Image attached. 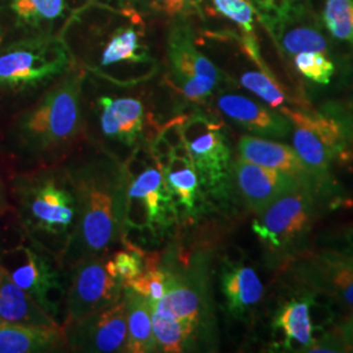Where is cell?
Masks as SVG:
<instances>
[{"mask_svg": "<svg viewBox=\"0 0 353 353\" xmlns=\"http://www.w3.org/2000/svg\"><path fill=\"white\" fill-rule=\"evenodd\" d=\"M232 185L236 188L245 205L258 214L280 195L303 183L284 172L254 164L239 157L232 164Z\"/></svg>", "mask_w": 353, "mask_h": 353, "instance_id": "2e32d148", "label": "cell"}, {"mask_svg": "<svg viewBox=\"0 0 353 353\" xmlns=\"http://www.w3.org/2000/svg\"><path fill=\"white\" fill-rule=\"evenodd\" d=\"M63 168L76 201L75 227L58 259L68 270L125 242L130 172L126 161L103 147L83 150Z\"/></svg>", "mask_w": 353, "mask_h": 353, "instance_id": "6da1fadb", "label": "cell"}, {"mask_svg": "<svg viewBox=\"0 0 353 353\" xmlns=\"http://www.w3.org/2000/svg\"><path fill=\"white\" fill-rule=\"evenodd\" d=\"M84 74L70 72L13 122L10 150L28 163H49L72 148L83 128Z\"/></svg>", "mask_w": 353, "mask_h": 353, "instance_id": "3957f363", "label": "cell"}, {"mask_svg": "<svg viewBox=\"0 0 353 353\" xmlns=\"http://www.w3.org/2000/svg\"><path fill=\"white\" fill-rule=\"evenodd\" d=\"M71 55L63 39L37 36L13 42L0 51V90L21 93L67 74Z\"/></svg>", "mask_w": 353, "mask_h": 353, "instance_id": "8992f818", "label": "cell"}, {"mask_svg": "<svg viewBox=\"0 0 353 353\" xmlns=\"http://www.w3.org/2000/svg\"><path fill=\"white\" fill-rule=\"evenodd\" d=\"M109 265L115 276L121 279L125 287L128 281L138 278L145 270L147 255L138 248L128 245L125 250L115 252L113 256H109Z\"/></svg>", "mask_w": 353, "mask_h": 353, "instance_id": "1f68e13d", "label": "cell"}, {"mask_svg": "<svg viewBox=\"0 0 353 353\" xmlns=\"http://www.w3.org/2000/svg\"><path fill=\"white\" fill-rule=\"evenodd\" d=\"M0 36H1V34H0Z\"/></svg>", "mask_w": 353, "mask_h": 353, "instance_id": "f35d334b", "label": "cell"}, {"mask_svg": "<svg viewBox=\"0 0 353 353\" xmlns=\"http://www.w3.org/2000/svg\"><path fill=\"white\" fill-rule=\"evenodd\" d=\"M51 256L34 241L26 237V241L3 249L0 263L46 314L61 323L65 285L58 270L61 267L52 265Z\"/></svg>", "mask_w": 353, "mask_h": 353, "instance_id": "ba28073f", "label": "cell"}, {"mask_svg": "<svg viewBox=\"0 0 353 353\" xmlns=\"http://www.w3.org/2000/svg\"><path fill=\"white\" fill-rule=\"evenodd\" d=\"M65 343L63 327H34L0 322V353L54 352Z\"/></svg>", "mask_w": 353, "mask_h": 353, "instance_id": "603a6c76", "label": "cell"}, {"mask_svg": "<svg viewBox=\"0 0 353 353\" xmlns=\"http://www.w3.org/2000/svg\"><path fill=\"white\" fill-rule=\"evenodd\" d=\"M152 7L169 16H181L190 11L194 0H151Z\"/></svg>", "mask_w": 353, "mask_h": 353, "instance_id": "e575fe53", "label": "cell"}, {"mask_svg": "<svg viewBox=\"0 0 353 353\" xmlns=\"http://www.w3.org/2000/svg\"><path fill=\"white\" fill-rule=\"evenodd\" d=\"M123 299L126 303L127 352H157L150 300L130 287H125Z\"/></svg>", "mask_w": 353, "mask_h": 353, "instance_id": "cb8c5ba5", "label": "cell"}, {"mask_svg": "<svg viewBox=\"0 0 353 353\" xmlns=\"http://www.w3.org/2000/svg\"><path fill=\"white\" fill-rule=\"evenodd\" d=\"M168 62L173 84L190 101H205L221 79L217 67L196 49L189 26L176 24L170 30Z\"/></svg>", "mask_w": 353, "mask_h": 353, "instance_id": "4fadbf2b", "label": "cell"}, {"mask_svg": "<svg viewBox=\"0 0 353 353\" xmlns=\"http://www.w3.org/2000/svg\"><path fill=\"white\" fill-rule=\"evenodd\" d=\"M214 11L240 26L242 32V45L249 58L261 67L262 71L270 72L261 58L259 46L254 34L255 10L250 0H211Z\"/></svg>", "mask_w": 353, "mask_h": 353, "instance_id": "4316f807", "label": "cell"}, {"mask_svg": "<svg viewBox=\"0 0 353 353\" xmlns=\"http://www.w3.org/2000/svg\"><path fill=\"white\" fill-rule=\"evenodd\" d=\"M0 322L34 326L63 327L46 314L26 290L14 283L8 271L0 263Z\"/></svg>", "mask_w": 353, "mask_h": 353, "instance_id": "44dd1931", "label": "cell"}, {"mask_svg": "<svg viewBox=\"0 0 353 353\" xmlns=\"http://www.w3.org/2000/svg\"><path fill=\"white\" fill-rule=\"evenodd\" d=\"M314 212L313 188L301 185L258 212L252 221V232L270 249H288L310 229Z\"/></svg>", "mask_w": 353, "mask_h": 353, "instance_id": "8fae6325", "label": "cell"}, {"mask_svg": "<svg viewBox=\"0 0 353 353\" xmlns=\"http://www.w3.org/2000/svg\"><path fill=\"white\" fill-rule=\"evenodd\" d=\"M126 161L130 172L127 191L126 234L134 230L159 236L178 221L176 205L165 185L163 169L151 148H138Z\"/></svg>", "mask_w": 353, "mask_h": 353, "instance_id": "5b68a950", "label": "cell"}, {"mask_svg": "<svg viewBox=\"0 0 353 353\" xmlns=\"http://www.w3.org/2000/svg\"><path fill=\"white\" fill-rule=\"evenodd\" d=\"M11 10L23 24L38 26L62 17L65 3L64 0H11Z\"/></svg>", "mask_w": 353, "mask_h": 353, "instance_id": "83f0119b", "label": "cell"}, {"mask_svg": "<svg viewBox=\"0 0 353 353\" xmlns=\"http://www.w3.org/2000/svg\"><path fill=\"white\" fill-rule=\"evenodd\" d=\"M220 288L227 303L228 312L234 318H242L262 301L265 287L250 265L225 262L221 267Z\"/></svg>", "mask_w": 353, "mask_h": 353, "instance_id": "ffe728a7", "label": "cell"}, {"mask_svg": "<svg viewBox=\"0 0 353 353\" xmlns=\"http://www.w3.org/2000/svg\"><path fill=\"white\" fill-rule=\"evenodd\" d=\"M6 208H7V201H6V194H4V190H3V186H1V182H0V217H1V214H4Z\"/></svg>", "mask_w": 353, "mask_h": 353, "instance_id": "74e56055", "label": "cell"}, {"mask_svg": "<svg viewBox=\"0 0 353 353\" xmlns=\"http://www.w3.org/2000/svg\"><path fill=\"white\" fill-rule=\"evenodd\" d=\"M322 19L332 37L353 45V0H326Z\"/></svg>", "mask_w": 353, "mask_h": 353, "instance_id": "f546056e", "label": "cell"}, {"mask_svg": "<svg viewBox=\"0 0 353 353\" xmlns=\"http://www.w3.org/2000/svg\"><path fill=\"white\" fill-rule=\"evenodd\" d=\"M341 338L347 345L348 351L353 352V314L343 323L341 327Z\"/></svg>", "mask_w": 353, "mask_h": 353, "instance_id": "8d00e7d4", "label": "cell"}, {"mask_svg": "<svg viewBox=\"0 0 353 353\" xmlns=\"http://www.w3.org/2000/svg\"><path fill=\"white\" fill-rule=\"evenodd\" d=\"M165 272V294L151 305L157 352L195 350L212 330L208 267L205 252L182 255L170 245L159 254Z\"/></svg>", "mask_w": 353, "mask_h": 353, "instance_id": "7a4b0ae2", "label": "cell"}, {"mask_svg": "<svg viewBox=\"0 0 353 353\" xmlns=\"http://www.w3.org/2000/svg\"><path fill=\"white\" fill-rule=\"evenodd\" d=\"M310 299L290 300L280 306L274 318V327L284 335V343L288 350L299 347L301 352H309L316 343L313 335V323L310 316Z\"/></svg>", "mask_w": 353, "mask_h": 353, "instance_id": "d4e9b609", "label": "cell"}, {"mask_svg": "<svg viewBox=\"0 0 353 353\" xmlns=\"http://www.w3.org/2000/svg\"><path fill=\"white\" fill-rule=\"evenodd\" d=\"M147 45L141 41V32L134 26H121L114 30L101 54V67L117 64L151 63Z\"/></svg>", "mask_w": 353, "mask_h": 353, "instance_id": "484cf974", "label": "cell"}, {"mask_svg": "<svg viewBox=\"0 0 353 353\" xmlns=\"http://www.w3.org/2000/svg\"><path fill=\"white\" fill-rule=\"evenodd\" d=\"M217 108L237 126L261 138H285L292 131V122L283 113L240 94H223Z\"/></svg>", "mask_w": 353, "mask_h": 353, "instance_id": "e0dca14e", "label": "cell"}, {"mask_svg": "<svg viewBox=\"0 0 353 353\" xmlns=\"http://www.w3.org/2000/svg\"><path fill=\"white\" fill-rule=\"evenodd\" d=\"M240 81L245 88L258 96L268 106L280 110L285 108L288 97L271 72L262 70L246 71L241 75Z\"/></svg>", "mask_w": 353, "mask_h": 353, "instance_id": "f1b7e54d", "label": "cell"}, {"mask_svg": "<svg viewBox=\"0 0 353 353\" xmlns=\"http://www.w3.org/2000/svg\"><path fill=\"white\" fill-rule=\"evenodd\" d=\"M299 12L300 8L293 4L285 12L265 21L278 41L281 51L290 57L301 52L327 54L326 38L319 33L316 26H309L307 23L297 24Z\"/></svg>", "mask_w": 353, "mask_h": 353, "instance_id": "7402d4cb", "label": "cell"}, {"mask_svg": "<svg viewBox=\"0 0 353 353\" xmlns=\"http://www.w3.org/2000/svg\"><path fill=\"white\" fill-rule=\"evenodd\" d=\"M196 169L203 191L227 196L232 186V152L223 125L203 114L174 121Z\"/></svg>", "mask_w": 353, "mask_h": 353, "instance_id": "52a82bcc", "label": "cell"}, {"mask_svg": "<svg viewBox=\"0 0 353 353\" xmlns=\"http://www.w3.org/2000/svg\"><path fill=\"white\" fill-rule=\"evenodd\" d=\"M293 271L303 284L353 310V256L335 252H312Z\"/></svg>", "mask_w": 353, "mask_h": 353, "instance_id": "9a60e30c", "label": "cell"}, {"mask_svg": "<svg viewBox=\"0 0 353 353\" xmlns=\"http://www.w3.org/2000/svg\"><path fill=\"white\" fill-rule=\"evenodd\" d=\"M173 139L164 131L152 143L151 151L163 169L165 185L176 205L178 221L195 217L201 211L204 191L189 151L172 122Z\"/></svg>", "mask_w": 353, "mask_h": 353, "instance_id": "7c38bea8", "label": "cell"}, {"mask_svg": "<svg viewBox=\"0 0 353 353\" xmlns=\"http://www.w3.org/2000/svg\"><path fill=\"white\" fill-rule=\"evenodd\" d=\"M310 353H327V352H348L347 345L339 336L335 335H327L322 339H316V343L309 350Z\"/></svg>", "mask_w": 353, "mask_h": 353, "instance_id": "d590c367", "label": "cell"}, {"mask_svg": "<svg viewBox=\"0 0 353 353\" xmlns=\"http://www.w3.org/2000/svg\"><path fill=\"white\" fill-rule=\"evenodd\" d=\"M292 122L293 150L316 183H326L334 160L343 153L345 138L341 125L325 115L283 108Z\"/></svg>", "mask_w": 353, "mask_h": 353, "instance_id": "30bf717a", "label": "cell"}, {"mask_svg": "<svg viewBox=\"0 0 353 353\" xmlns=\"http://www.w3.org/2000/svg\"><path fill=\"white\" fill-rule=\"evenodd\" d=\"M100 123L106 139L118 144L134 147L139 141L144 130V106L139 100L131 97H101Z\"/></svg>", "mask_w": 353, "mask_h": 353, "instance_id": "d6986e66", "label": "cell"}, {"mask_svg": "<svg viewBox=\"0 0 353 353\" xmlns=\"http://www.w3.org/2000/svg\"><path fill=\"white\" fill-rule=\"evenodd\" d=\"M11 194L26 237L57 262L75 227V194L62 166H45L14 176Z\"/></svg>", "mask_w": 353, "mask_h": 353, "instance_id": "277c9868", "label": "cell"}, {"mask_svg": "<svg viewBox=\"0 0 353 353\" xmlns=\"http://www.w3.org/2000/svg\"><path fill=\"white\" fill-rule=\"evenodd\" d=\"M294 67L301 75L316 84L326 85L331 81L335 65L326 54L322 52H301L294 55Z\"/></svg>", "mask_w": 353, "mask_h": 353, "instance_id": "d6a6232c", "label": "cell"}, {"mask_svg": "<svg viewBox=\"0 0 353 353\" xmlns=\"http://www.w3.org/2000/svg\"><path fill=\"white\" fill-rule=\"evenodd\" d=\"M250 3L255 12L262 17L263 23L285 12L293 6V0H250Z\"/></svg>", "mask_w": 353, "mask_h": 353, "instance_id": "836d02e7", "label": "cell"}, {"mask_svg": "<svg viewBox=\"0 0 353 353\" xmlns=\"http://www.w3.org/2000/svg\"><path fill=\"white\" fill-rule=\"evenodd\" d=\"M125 287H130L140 294L145 296L150 303L159 301L165 294L166 284H165V272L159 262V254H153L147 256L145 270L140 274L138 278L128 281Z\"/></svg>", "mask_w": 353, "mask_h": 353, "instance_id": "4dcf8cb0", "label": "cell"}, {"mask_svg": "<svg viewBox=\"0 0 353 353\" xmlns=\"http://www.w3.org/2000/svg\"><path fill=\"white\" fill-rule=\"evenodd\" d=\"M64 334L68 347L76 352H127L125 299L65 326Z\"/></svg>", "mask_w": 353, "mask_h": 353, "instance_id": "5bb4252c", "label": "cell"}, {"mask_svg": "<svg viewBox=\"0 0 353 353\" xmlns=\"http://www.w3.org/2000/svg\"><path fill=\"white\" fill-rule=\"evenodd\" d=\"M109 256H89L65 270L63 328L122 300L125 287L109 265Z\"/></svg>", "mask_w": 353, "mask_h": 353, "instance_id": "9c48e42d", "label": "cell"}, {"mask_svg": "<svg viewBox=\"0 0 353 353\" xmlns=\"http://www.w3.org/2000/svg\"><path fill=\"white\" fill-rule=\"evenodd\" d=\"M241 159L294 176L306 186H314V181L299 154L284 143L255 135H243L239 141Z\"/></svg>", "mask_w": 353, "mask_h": 353, "instance_id": "ac0fdd59", "label": "cell"}]
</instances>
